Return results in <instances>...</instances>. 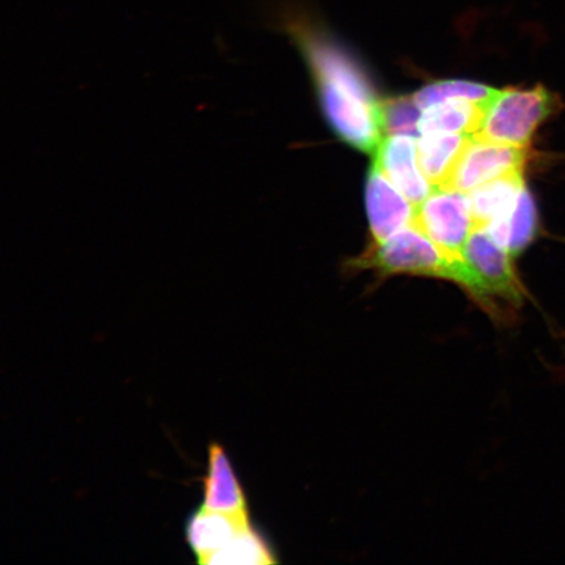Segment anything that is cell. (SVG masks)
<instances>
[{
  "label": "cell",
  "mask_w": 565,
  "mask_h": 565,
  "mask_svg": "<svg viewBox=\"0 0 565 565\" xmlns=\"http://www.w3.org/2000/svg\"><path fill=\"white\" fill-rule=\"evenodd\" d=\"M561 109L559 96L543 86L498 89L472 137L530 148L536 130Z\"/></svg>",
  "instance_id": "obj_4"
},
{
  "label": "cell",
  "mask_w": 565,
  "mask_h": 565,
  "mask_svg": "<svg viewBox=\"0 0 565 565\" xmlns=\"http://www.w3.org/2000/svg\"><path fill=\"white\" fill-rule=\"evenodd\" d=\"M491 237L512 257L527 249L539 233V211L527 186L504 214L484 227Z\"/></svg>",
  "instance_id": "obj_11"
},
{
  "label": "cell",
  "mask_w": 565,
  "mask_h": 565,
  "mask_svg": "<svg viewBox=\"0 0 565 565\" xmlns=\"http://www.w3.org/2000/svg\"><path fill=\"white\" fill-rule=\"evenodd\" d=\"M366 215L374 242H385L414 223L415 206L373 162L365 188Z\"/></svg>",
  "instance_id": "obj_7"
},
{
  "label": "cell",
  "mask_w": 565,
  "mask_h": 565,
  "mask_svg": "<svg viewBox=\"0 0 565 565\" xmlns=\"http://www.w3.org/2000/svg\"><path fill=\"white\" fill-rule=\"evenodd\" d=\"M277 562L264 536L254 526H250L235 536L227 546L210 555L203 564L266 565Z\"/></svg>",
  "instance_id": "obj_15"
},
{
  "label": "cell",
  "mask_w": 565,
  "mask_h": 565,
  "mask_svg": "<svg viewBox=\"0 0 565 565\" xmlns=\"http://www.w3.org/2000/svg\"><path fill=\"white\" fill-rule=\"evenodd\" d=\"M352 270H371L380 277L412 275L444 279L458 285L461 278L462 256L449 253L415 224L394 233L385 242H373L369 249L350 260Z\"/></svg>",
  "instance_id": "obj_3"
},
{
  "label": "cell",
  "mask_w": 565,
  "mask_h": 565,
  "mask_svg": "<svg viewBox=\"0 0 565 565\" xmlns=\"http://www.w3.org/2000/svg\"><path fill=\"white\" fill-rule=\"evenodd\" d=\"M286 30L315 77L324 118L335 136L358 151L376 153L385 134L383 111L356 55L306 13H291Z\"/></svg>",
  "instance_id": "obj_1"
},
{
  "label": "cell",
  "mask_w": 565,
  "mask_h": 565,
  "mask_svg": "<svg viewBox=\"0 0 565 565\" xmlns=\"http://www.w3.org/2000/svg\"><path fill=\"white\" fill-rule=\"evenodd\" d=\"M498 89L470 81H441L430 83L414 95L420 108L449 100H469L480 105L489 103Z\"/></svg>",
  "instance_id": "obj_16"
},
{
  "label": "cell",
  "mask_w": 565,
  "mask_h": 565,
  "mask_svg": "<svg viewBox=\"0 0 565 565\" xmlns=\"http://www.w3.org/2000/svg\"><path fill=\"white\" fill-rule=\"evenodd\" d=\"M471 136L455 132L422 134L418 141L419 167L436 186H447L451 173Z\"/></svg>",
  "instance_id": "obj_12"
},
{
  "label": "cell",
  "mask_w": 565,
  "mask_h": 565,
  "mask_svg": "<svg viewBox=\"0 0 565 565\" xmlns=\"http://www.w3.org/2000/svg\"><path fill=\"white\" fill-rule=\"evenodd\" d=\"M525 186L524 173H514L486 183L468 193L477 225L486 227L494 218L504 214Z\"/></svg>",
  "instance_id": "obj_14"
},
{
  "label": "cell",
  "mask_w": 565,
  "mask_h": 565,
  "mask_svg": "<svg viewBox=\"0 0 565 565\" xmlns=\"http://www.w3.org/2000/svg\"><path fill=\"white\" fill-rule=\"evenodd\" d=\"M203 492L204 510L224 513L249 512L243 486L227 451L221 444L210 445Z\"/></svg>",
  "instance_id": "obj_10"
},
{
  "label": "cell",
  "mask_w": 565,
  "mask_h": 565,
  "mask_svg": "<svg viewBox=\"0 0 565 565\" xmlns=\"http://www.w3.org/2000/svg\"><path fill=\"white\" fill-rule=\"evenodd\" d=\"M486 105L469 100H449L423 110L419 134L455 132L475 136L482 121Z\"/></svg>",
  "instance_id": "obj_13"
},
{
  "label": "cell",
  "mask_w": 565,
  "mask_h": 565,
  "mask_svg": "<svg viewBox=\"0 0 565 565\" xmlns=\"http://www.w3.org/2000/svg\"><path fill=\"white\" fill-rule=\"evenodd\" d=\"M529 159V148L471 137L451 173L447 188L470 193L503 177L524 173Z\"/></svg>",
  "instance_id": "obj_6"
},
{
  "label": "cell",
  "mask_w": 565,
  "mask_h": 565,
  "mask_svg": "<svg viewBox=\"0 0 565 565\" xmlns=\"http://www.w3.org/2000/svg\"><path fill=\"white\" fill-rule=\"evenodd\" d=\"M250 526L253 525L249 512H214L201 507L190 515L185 535L198 563L203 564L210 555L227 546L235 536Z\"/></svg>",
  "instance_id": "obj_9"
},
{
  "label": "cell",
  "mask_w": 565,
  "mask_h": 565,
  "mask_svg": "<svg viewBox=\"0 0 565 565\" xmlns=\"http://www.w3.org/2000/svg\"><path fill=\"white\" fill-rule=\"evenodd\" d=\"M459 287L501 327L519 321L529 294L513 264V257L478 225L461 252Z\"/></svg>",
  "instance_id": "obj_2"
},
{
  "label": "cell",
  "mask_w": 565,
  "mask_h": 565,
  "mask_svg": "<svg viewBox=\"0 0 565 565\" xmlns=\"http://www.w3.org/2000/svg\"><path fill=\"white\" fill-rule=\"evenodd\" d=\"M413 224L454 254H461L471 232L478 227L469 194L447 186H436L416 207Z\"/></svg>",
  "instance_id": "obj_5"
},
{
  "label": "cell",
  "mask_w": 565,
  "mask_h": 565,
  "mask_svg": "<svg viewBox=\"0 0 565 565\" xmlns=\"http://www.w3.org/2000/svg\"><path fill=\"white\" fill-rule=\"evenodd\" d=\"M374 162L379 164L395 186L416 207L434 192L435 186L423 174L418 161V146L414 137L393 134L381 140Z\"/></svg>",
  "instance_id": "obj_8"
},
{
  "label": "cell",
  "mask_w": 565,
  "mask_h": 565,
  "mask_svg": "<svg viewBox=\"0 0 565 565\" xmlns=\"http://www.w3.org/2000/svg\"><path fill=\"white\" fill-rule=\"evenodd\" d=\"M422 110L414 96H401L381 102L384 132L388 136L406 134V136L418 137Z\"/></svg>",
  "instance_id": "obj_17"
}]
</instances>
